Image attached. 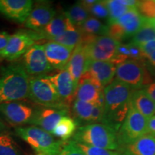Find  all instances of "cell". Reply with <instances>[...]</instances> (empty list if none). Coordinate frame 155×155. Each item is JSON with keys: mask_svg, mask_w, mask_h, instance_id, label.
I'll return each instance as SVG.
<instances>
[{"mask_svg": "<svg viewBox=\"0 0 155 155\" xmlns=\"http://www.w3.org/2000/svg\"><path fill=\"white\" fill-rule=\"evenodd\" d=\"M134 91L116 79L104 89V112L102 124L113 128L118 132L127 117Z\"/></svg>", "mask_w": 155, "mask_h": 155, "instance_id": "obj_1", "label": "cell"}, {"mask_svg": "<svg viewBox=\"0 0 155 155\" xmlns=\"http://www.w3.org/2000/svg\"><path fill=\"white\" fill-rule=\"evenodd\" d=\"M30 77L22 64L14 63L0 69V104L28 98Z\"/></svg>", "mask_w": 155, "mask_h": 155, "instance_id": "obj_2", "label": "cell"}, {"mask_svg": "<svg viewBox=\"0 0 155 155\" xmlns=\"http://www.w3.org/2000/svg\"><path fill=\"white\" fill-rule=\"evenodd\" d=\"M71 141L106 150H119L117 131L102 123L89 124L79 127Z\"/></svg>", "mask_w": 155, "mask_h": 155, "instance_id": "obj_3", "label": "cell"}, {"mask_svg": "<svg viewBox=\"0 0 155 155\" xmlns=\"http://www.w3.org/2000/svg\"><path fill=\"white\" fill-rule=\"evenodd\" d=\"M17 135L34 150L35 155H56L66 143L55 139L52 134L35 126L18 127Z\"/></svg>", "mask_w": 155, "mask_h": 155, "instance_id": "obj_4", "label": "cell"}, {"mask_svg": "<svg viewBox=\"0 0 155 155\" xmlns=\"http://www.w3.org/2000/svg\"><path fill=\"white\" fill-rule=\"evenodd\" d=\"M28 98L44 107L68 109L60 99L50 75H40L30 78Z\"/></svg>", "mask_w": 155, "mask_h": 155, "instance_id": "obj_5", "label": "cell"}, {"mask_svg": "<svg viewBox=\"0 0 155 155\" xmlns=\"http://www.w3.org/2000/svg\"><path fill=\"white\" fill-rule=\"evenodd\" d=\"M147 122L148 120L131 105L127 117L117 132L119 149L147 134Z\"/></svg>", "mask_w": 155, "mask_h": 155, "instance_id": "obj_6", "label": "cell"}, {"mask_svg": "<svg viewBox=\"0 0 155 155\" xmlns=\"http://www.w3.org/2000/svg\"><path fill=\"white\" fill-rule=\"evenodd\" d=\"M81 43L90 61L111 62L116 55L119 42L108 35H83Z\"/></svg>", "mask_w": 155, "mask_h": 155, "instance_id": "obj_7", "label": "cell"}, {"mask_svg": "<svg viewBox=\"0 0 155 155\" xmlns=\"http://www.w3.org/2000/svg\"><path fill=\"white\" fill-rule=\"evenodd\" d=\"M146 22V18L141 15L137 9H131L123 16L111 25H108V36L121 42L132 38Z\"/></svg>", "mask_w": 155, "mask_h": 155, "instance_id": "obj_8", "label": "cell"}, {"mask_svg": "<svg viewBox=\"0 0 155 155\" xmlns=\"http://www.w3.org/2000/svg\"><path fill=\"white\" fill-rule=\"evenodd\" d=\"M38 108L20 101L5 102L0 104V113L12 125L32 124Z\"/></svg>", "mask_w": 155, "mask_h": 155, "instance_id": "obj_9", "label": "cell"}, {"mask_svg": "<svg viewBox=\"0 0 155 155\" xmlns=\"http://www.w3.org/2000/svg\"><path fill=\"white\" fill-rule=\"evenodd\" d=\"M115 77L116 80L137 91L144 88L146 71L142 61L129 59L116 65Z\"/></svg>", "mask_w": 155, "mask_h": 155, "instance_id": "obj_10", "label": "cell"}, {"mask_svg": "<svg viewBox=\"0 0 155 155\" xmlns=\"http://www.w3.org/2000/svg\"><path fill=\"white\" fill-rule=\"evenodd\" d=\"M22 64L29 75H45L53 70L48 63L44 45H32L22 56Z\"/></svg>", "mask_w": 155, "mask_h": 155, "instance_id": "obj_11", "label": "cell"}, {"mask_svg": "<svg viewBox=\"0 0 155 155\" xmlns=\"http://www.w3.org/2000/svg\"><path fill=\"white\" fill-rule=\"evenodd\" d=\"M35 40L29 31H19L12 35L7 47L0 53V58L9 61H15L23 56L32 45Z\"/></svg>", "mask_w": 155, "mask_h": 155, "instance_id": "obj_12", "label": "cell"}, {"mask_svg": "<svg viewBox=\"0 0 155 155\" xmlns=\"http://www.w3.org/2000/svg\"><path fill=\"white\" fill-rule=\"evenodd\" d=\"M104 89L86 72L79 81L75 99L104 106Z\"/></svg>", "mask_w": 155, "mask_h": 155, "instance_id": "obj_13", "label": "cell"}, {"mask_svg": "<svg viewBox=\"0 0 155 155\" xmlns=\"http://www.w3.org/2000/svg\"><path fill=\"white\" fill-rule=\"evenodd\" d=\"M32 7V0H0V13L17 23L26 22Z\"/></svg>", "mask_w": 155, "mask_h": 155, "instance_id": "obj_14", "label": "cell"}, {"mask_svg": "<svg viewBox=\"0 0 155 155\" xmlns=\"http://www.w3.org/2000/svg\"><path fill=\"white\" fill-rule=\"evenodd\" d=\"M50 79L57 90L61 102L65 107L69 108L75 98L77 86L68 71L67 69L60 71L50 76Z\"/></svg>", "mask_w": 155, "mask_h": 155, "instance_id": "obj_15", "label": "cell"}, {"mask_svg": "<svg viewBox=\"0 0 155 155\" xmlns=\"http://www.w3.org/2000/svg\"><path fill=\"white\" fill-rule=\"evenodd\" d=\"M68 116V109L40 106L38 108L32 125L53 133L62 118Z\"/></svg>", "mask_w": 155, "mask_h": 155, "instance_id": "obj_16", "label": "cell"}, {"mask_svg": "<svg viewBox=\"0 0 155 155\" xmlns=\"http://www.w3.org/2000/svg\"><path fill=\"white\" fill-rule=\"evenodd\" d=\"M46 58L53 70L63 71L67 68L73 49L55 41H48L44 45Z\"/></svg>", "mask_w": 155, "mask_h": 155, "instance_id": "obj_17", "label": "cell"}, {"mask_svg": "<svg viewBox=\"0 0 155 155\" xmlns=\"http://www.w3.org/2000/svg\"><path fill=\"white\" fill-rule=\"evenodd\" d=\"M56 15L55 9L50 4L38 3L32 9L25 26L30 30L38 32L47 26Z\"/></svg>", "mask_w": 155, "mask_h": 155, "instance_id": "obj_18", "label": "cell"}, {"mask_svg": "<svg viewBox=\"0 0 155 155\" xmlns=\"http://www.w3.org/2000/svg\"><path fill=\"white\" fill-rule=\"evenodd\" d=\"M116 70V65L112 62L90 61L86 73L104 88L114 81Z\"/></svg>", "mask_w": 155, "mask_h": 155, "instance_id": "obj_19", "label": "cell"}, {"mask_svg": "<svg viewBox=\"0 0 155 155\" xmlns=\"http://www.w3.org/2000/svg\"><path fill=\"white\" fill-rule=\"evenodd\" d=\"M89 61L90 60L87 56L84 46L81 42L73 50L66 68L72 76L77 88L81 77L86 72Z\"/></svg>", "mask_w": 155, "mask_h": 155, "instance_id": "obj_20", "label": "cell"}, {"mask_svg": "<svg viewBox=\"0 0 155 155\" xmlns=\"http://www.w3.org/2000/svg\"><path fill=\"white\" fill-rule=\"evenodd\" d=\"M71 23V22L65 13H63L59 15H56L52 19L51 22L42 30L38 32H34L32 30H30L29 32L35 40L45 39L52 41L63 33Z\"/></svg>", "mask_w": 155, "mask_h": 155, "instance_id": "obj_21", "label": "cell"}, {"mask_svg": "<svg viewBox=\"0 0 155 155\" xmlns=\"http://www.w3.org/2000/svg\"><path fill=\"white\" fill-rule=\"evenodd\" d=\"M120 155H155V137L147 134L119 150Z\"/></svg>", "mask_w": 155, "mask_h": 155, "instance_id": "obj_22", "label": "cell"}, {"mask_svg": "<svg viewBox=\"0 0 155 155\" xmlns=\"http://www.w3.org/2000/svg\"><path fill=\"white\" fill-rule=\"evenodd\" d=\"M131 105L148 120L155 115V102L144 89L134 91L131 96Z\"/></svg>", "mask_w": 155, "mask_h": 155, "instance_id": "obj_23", "label": "cell"}, {"mask_svg": "<svg viewBox=\"0 0 155 155\" xmlns=\"http://www.w3.org/2000/svg\"><path fill=\"white\" fill-rule=\"evenodd\" d=\"M94 104L75 99L72 104V112L78 126L91 124L92 111Z\"/></svg>", "mask_w": 155, "mask_h": 155, "instance_id": "obj_24", "label": "cell"}, {"mask_svg": "<svg viewBox=\"0 0 155 155\" xmlns=\"http://www.w3.org/2000/svg\"><path fill=\"white\" fill-rule=\"evenodd\" d=\"M82 38V32H81L78 28L75 27L71 22L63 33L58 36L52 41L58 42V43L74 50L78 45L81 43Z\"/></svg>", "mask_w": 155, "mask_h": 155, "instance_id": "obj_25", "label": "cell"}, {"mask_svg": "<svg viewBox=\"0 0 155 155\" xmlns=\"http://www.w3.org/2000/svg\"><path fill=\"white\" fill-rule=\"evenodd\" d=\"M78 124L74 119L71 116H65L58 122L52 134L61 140L65 141L73 137L77 130Z\"/></svg>", "mask_w": 155, "mask_h": 155, "instance_id": "obj_26", "label": "cell"}, {"mask_svg": "<svg viewBox=\"0 0 155 155\" xmlns=\"http://www.w3.org/2000/svg\"><path fill=\"white\" fill-rule=\"evenodd\" d=\"M83 35L104 36L108 35V26L94 17H90L80 28Z\"/></svg>", "mask_w": 155, "mask_h": 155, "instance_id": "obj_27", "label": "cell"}, {"mask_svg": "<svg viewBox=\"0 0 155 155\" xmlns=\"http://www.w3.org/2000/svg\"><path fill=\"white\" fill-rule=\"evenodd\" d=\"M64 13L77 28H80L91 17L88 11L81 5L80 2H77L74 5H71Z\"/></svg>", "mask_w": 155, "mask_h": 155, "instance_id": "obj_28", "label": "cell"}, {"mask_svg": "<svg viewBox=\"0 0 155 155\" xmlns=\"http://www.w3.org/2000/svg\"><path fill=\"white\" fill-rule=\"evenodd\" d=\"M0 155H22L12 137L5 130L0 131Z\"/></svg>", "mask_w": 155, "mask_h": 155, "instance_id": "obj_29", "label": "cell"}, {"mask_svg": "<svg viewBox=\"0 0 155 155\" xmlns=\"http://www.w3.org/2000/svg\"><path fill=\"white\" fill-rule=\"evenodd\" d=\"M154 40H155V29L147 22L146 19L144 25L131 38L130 43L139 47V46Z\"/></svg>", "mask_w": 155, "mask_h": 155, "instance_id": "obj_30", "label": "cell"}, {"mask_svg": "<svg viewBox=\"0 0 155 155\" xmlns=\"http://www.w3.org/2000/svg\"><path fill=\"white\" fill-rule=\"evenodd\" d=\"M106 3L109 12V16L108 18V25L115 22L130 9H135L129 8L127 6L124 5L120 2L119 0H106Z\"/></svg>", "mask_w": 155, "mask_h": 155, "instance_id": "obj_31", "label": "cell"}, {"mask_svg": "<svg viewBox=\"0 0 155 155\" xmlns=\"http://www.w3.org/2000/svg\"><path fill=\"white\" fill-rule=\"evenodd\" d=\"M139 12L146 19H155V1H139L137 7Z\"/></svg>", "mask_w": 155, "mask_h": 155, "instance_id": "obj_32", "label": "cell"}, {"mask_svg": "<svg viewBox=\"0 0 155 155\" xmlns=\"http://www.w3.org/2000/svg\"><path fill=\"white\" fill-rule=\"evenodd\" d=\"M73 142L83 151L86 155H120L119 151L106 150V149L91 147L86 144H80V143H76L75 141H73Z\"/></svg>", "mask_w": 155, "mask_h": 155, "instance_id": "obj_33", "label": "cell"}, {"mask_svg": "<svg viewBox=\"0 0 155 155\" xmlns=\"http://www.w3.org/2000/svg\"><path fill=\"white\" fill-rule=\"evenodd\" d=\"M90 15L97 19L108 18L109 12L106 1H97L94 5L88 9Z\"/></svg>", "mask_w": 155, "mask_h": 155, "instance_id": "obj_34", "label": "cell"}, {"mask_svg": "<svg viewBox=\"0 0 155 155\" xmlns=\"http://www.w3.org/2000/svg\"><path fill=\"white\" fill-rule=\"evenodd\" d=\"M145 59L148 60L150 63L155 69V40L150 41L139 46Z\"/></svg>", "mask_w": 155, "mask_h": 155, "instance_id": "obj_35", "label": "cell"}, {"mask_svg": "<svg viewBox=\"0 0 155 155\" xmlns=\"http://www.w3.org/2000/svg\"><path fill=\"white\" fill-rule=\"evenodd\" d=\"M56 155H86L82 150L73 142L70 140L67 144L64 145L59 153Z\"/></svg>", "mask_w": 155, "mask_h": 155, "instance_id": "obj_36", "label": "cell"}, {"mask_svg": "<svg viewBox=\"0 0 155 155\" xmlns=\"http://www.w3.org/2000/svg\"><path fill=\"white\" fill-rule=\"evenodd\" d=\"M128 45H129V51H130V59L139 61H143V60L145 59L143 53L139 46L134 45L131 43Z\"/></svg>", "mask_w": 155, "mask_h": 155, "instance_id": "obj_37", "label": "cell"}, {"mask_svg": "<svg viewBox=\"0 0 155 155\" xmlns=\"http://www.w3.org/2000/svg\"><path fill=\"white\" fill-rule=\"evenodd\" d=\"M11 35L7 32H0V53L7 47Z\"/></svg>", "mask_w": 155, "mask_h": 155, "instance_id": "obj_38", "label": "cell"}, {"mask_svg": "<svg viewBox=\"0 0 155 155\" xmlns=\"http://www.w3.org/2000/svg\"><path fill=\"white\" fill-rule=\"evenodd\" d=\"M143 89L146 91L147 95L155 102V82L147 84Z\"/></svg>", "mask_w": 155, "mask_h": 155, "instance_id": "obj_39", "label": "cell"}, {"mask_svg": "<svg viewBox=\"0 0 155 155\" xmlns=\"http://www.w3.org/2000/svg\"><path fill=\"white\" fill-rule=\"evenodd\" d=\"M148 134L155 137V115L148 119Z\"/></svg>", "mask_w": 155, "mask_h": 155, "instance_id": "obj_40", "label": "cell"}, {"mask_svg": "<svg viewBox=\"0 0 155 155\" xmlns=\"http://www.w3.org/2000/svg\"><path fill=\"white\" fill-rule=\"evenodd\" d=\"M147 22L150 24L155 29V19H146Z\"/></svg>", "mask_w": 155, "mask_h": 155, "instance_id": "obj_41", "label": "cell"}, {"mask_svg": "<svg viewBox=\"0 0 155 155\" xmlns=\"http://www.w3.org/2000/svg\"><path fill=\"white\" fill-rule=\"evenodd\" d=\"M5 124H4L1 121V120H0V131L5 130Z\"/></svg>", "mask_w": 155, "mask_h": 155, "instance_id": "obj_42", "label": "cell"}, {"mask_svg": "<svg viewBox=\"0 0 155 155\" xmlns=\"http://www.w3.org/2000/svg\"></svg>", "mask_w": 155, "mask_h": 155, "instance_id": "obj_43", "label": "cell"}]
</instances>
